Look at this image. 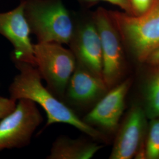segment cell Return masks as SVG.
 I'll use <instances>...</instances> for the list:
<instances>
[{"instance_id": "6da1fadb", "label": "cell", "mask_w": 159, "mask_h": 159, "mask_svg": "<svg viewBox=\"0 0 159 159\" xmlns=\"http://www.w3.org/2000/svg\"><path fill=\"white\" fill-rule=\"evenodd\" d=\"M15 63L19 73L10 87V98L17 102L21 98H27L40 105L47 114L46 127L57 123L67 124L93 139L106 140L101 131L81 119L72 108L44 86L35 66L23 62Z\"/></svg>"}, {"instance_id": "7a4b0ae2", "label": "cell", "mask_w": 159, "mask_h": 159, "mask_svg": "<svg viewBox=\"0 0 159 159\" xmlns=\"http://www.w3.org/2000/svg\"><path fill=\"white\" fill-rule=\"evenodd\" d=\"M24 15L38 43L68 44L75 27V15L62 0H24Z\"/></svg>"}, {"instance_id": "3957f363", "label": "cell", "mask_w": 159, "mask_h": 159, "mask_svg": "<svg viewBox=\"0 0 159 159\" xmlns=\"http://www.w3.org/2000/svg\"><path fill=\"white\" fill-rule=\"evenodd\" d=\"M109 13L134 57L140 62H146L159 47V0H155L149 10L140 16Z\"/></svg>"}, {"instance_id": "277c9868", "label": "cell", "mask_w": 159, "mask_h": 159, "mask_svg": "<svg viewBox=\"0 0 159 159\" xmlns=\"http://www.w3.org/2000/svg\"><path fill=\"white\" fill-rule=\"evenodd\" d=\"M33 49L35 67L47 88L63 99L76 66L73 53L57 43H37Z\"/></svg>"}, {"instance_id": "5b68a950", "label": "cell", "mask_w": 159, "mask_h": 159, "mask_svg": "<svg viewBox=\"0 0 159 159\" xmlns=\"http://www.w3.org/2000/svg\"><path fill=\"white\" fill-rule=\"evenodd\" d=\"M43 121L35 102L18 100L14 110L0 121V151L27 146Z\"/></svg>"}, {"instance_id": "8992f818", "label": "cell", "mask_w": 159, "mask_h": 159, "mask_svg": "<svg viewBox=\"0 0 159 159\" xmlns=\"http://www.w3.org/2000/svg\"><path fill=\"white\" fill-rule=\"evenodd\" d=\"M100 34L102 54V79L108 89L117 84L124 70L123 54L117 28L110 13L102 8L93 15Z\"/></svg>"}, {"instance_id": "52a82bcc", "label": "cell", "mask_w": 159, "mask_h": 159, "mask_svg": "<svg viewBox=\"0 0 159 159\" xmlns=\"http://www.w3.org/2000/svg\"><path fill=\"white\" fill-rule=\"evenodd\" d=\"M75 27L68 45L76 62L102 77V47L100 34L92 18L75 14Z\"/></svg>"}, {"instance_id": "ba28073f", "label": "cell", "mask_w": 159, "mask_h": 159, "mask_svg": "<svg viewBox=\"0 0 159 159\" xmlns=\"http://www.w3.org/2000/svg\"><path fill=\"white\" fill-rule=\"evenodd\" d=\"M24 1L10 11L0 12V34L14 47V62L29 63L35 66L31 31L24 15Z\"/></svg>"}, {"instance_id": "9c48e42d", "label": "cell", "mask_w": 159, "mask_h": 159, "mask_svg": "<svg viewBox=\"0 0 159 159\" xmlns=\"http://www.w3.org/2000/svg\"><path fill=\"white\" fill-rule=\"evenodd\" d=\"M130 86V79L114 85L97 102L83 121L94 127L114 131L125 110V98Z\"/></svg>"}, {"instance_id": "30bf717a", "label": "cell", "mask_w": 159, "mask_h": 159, "mask_svg": "<svg viewBox=\"0 0 159 159\" xmlns=\"http://www.w3.org/2000/svg\"><path fill=\"white\" fill-rule=\"evenodd\" d=\"M144 110L133 106L117 133L110 159H131L140 145L145 142L148 125Z\"/></svg>"}, {"instance_id": "8fae6325", "label": "cell", "mask_w": 159, "mask_h": 159, "mask_svg": "<svg viewBox=\"0 0 159 159\" xmlns=\"http://www.w3.org/2000/svg\"><path fill=\"white\" fill-rule=\"evenodd\" d=\"M108 89L102 77L76 62L64 97L73 106L85 107L98 102Z\"/></svg>"}, {"instance_id": "7c38bea8", "label": "cell", "mask_w": 159, "mask_h": 159, "mask_svg": "<svg viewBox=\"0 0 159 159\" xmlns=\"http://www.w3.org/2000/svg\"><path fill=\"white\" fill-rule=\"evenodd\" d=\"M102 145L81 139L62 136L53 143L48 159H90L102 148Z\"/></svg>"}, {"instance_id": "4fadbf2b", "label": "cell", "mask_w": 159, "mask_h": 159, "mask_svg": "<svg viewBox=\"0 0 159 159\" xmlns=\"http://www.w3.org/2000/svg\"><path fill=\"white\" fill-rule=\"evenodd\" d=\"M149 76L144 89V111L148 119L159 117V65Z\"/></svg>"}, {"instance_id": "5bb4252c", "label": "cell", "mask_w": 159, "mask_h": 159, "mask_svg": "<svg viewBox=\"0 0 159 159\" xmlns=\"http://www.w3.org/2000/svg\"><path fill=\"white\" fill-rule=\"evenodd\" d=\"M145 138L146 159H159V117L150 119Z\"/></svg>"}, {"instance_id": "9a60e30c", "label": "cell", "mask_w": 159, "mask_h": 159, "mask_svg": "<svg viewBox=\"0 0 159 159\" xmlns=\"http://www.w3.org/2000/svg\"><path fill=\"white\" fill-rule=\"evenodd\" d=\"M17 101L11 98L0 97V120L11 113L16 107Z\"/></svg>"}, {"instance_id": "2e32d148", "label": "cell", "mask_w": 159, "mask_h": 159, "mask_svg": "<svg viewBox=\"0 0 159 159\" xmlns=\"http://www.w3.org/2000/svg\"><path fill=\"white\" fill-rule=\"evenodd\" d=\"M130 2L133 10L142 14L149 10L153 1L152 0H130Z\"/></svg>"}, {"instance_id": "e0dca14e", "label": "cell", "mask_w": 159, "mask_h": 159, "mask_svg": "<svg viewBox=\"0 0 159 159\" xmlns=\"http://www.w3.org/2000/svg\"><path fill=\"white\" fill-rule=\"evenodd\" d=\"M82 2L85 3H93L98 1H106L111 3L115 6H119L120 8L129 11L130 10L131 5L130 0H79Z\"/></svg>"}, {"instance_id": "ac0fdd59", "label": "cell", "mask_w": 159, "mask_h": 159, "mask_svg": "<svg viewBox=\"0 0 159 159\" xmlns=\"http://www.w3.org/2000/svg\"><path fill=\"white\" fill-rule=\"evenodd\" d=\"M146 62L153 66L159 65V47L149 56Z\"/></svg>"}]
</instances>
